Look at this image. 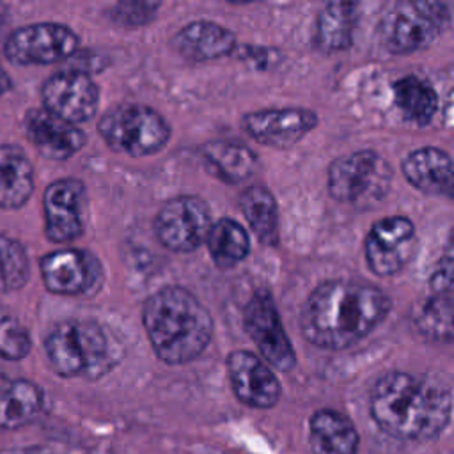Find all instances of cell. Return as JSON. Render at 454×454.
<instances>
[{"mask_svg":"<svg viewBox=\"0 0 454 454\" xmlns=\"http://www.w3.org/2000/svg\"><path fill=\"white\" fill-rule=\"evenodd\" d=\"M415 325L431 340H452V296L450 293H433L415 310Z\"/></svg>","mask_w":454,"mask_h":454,"instance_id":"cell-28","label":"cell"},{"mask_svg":"<svg viewBox=\"0 0 454 454\" xmlns=\"http://www.w3.org/2000/svg\"><path fill=\"white\" fill-rule=\"evenodd\" d=\"M243 323L247 333L270 367L282 372L294 369V348L282 326L277 305L266 289L255 291L248 300L243 312Z\"/></svg>","mask_w":454,"mask_h":454,"instance_id":"cell-9","label":"cell"},{"mask_svg":"<svg viewBox=\"0 0 454 454\" xmlns=\"http://www.w3.org/2000/svg\"><path fill=\"white\" fill-rule=\"evenodd\" d=\"M85 186L78 179H59L48 184L43 197L46 236L53 243H69L83 232Z\"/></svg>","mask_w":454,"mask_h":454,"instance_id":"cell-14","label":"cell"},{"mask_svg":"<svg viewBox=\"0 0 454 454\" xmlns=\"http://www.w3.org/2000/svg\"><path fill=\"white\" fill-rule=\"evenodd\" d=\"M403 176L424 193L452 197L454 167L449 153L443 149L427 145L411 151L403 160Z\"/></svg>","mask_w":454,"mask_h":454,"instance_id":"cell-19","label":"cell"},{"mask_svg":"<svg viewBox=\"0 0 454 454\" xmlns=\"http://www.w3.org/2000/svg\"><path fill=\"white\" fill-rule=\"evenodd\" d=\"M142 323L153 351L168 365L195 360L213 335L209 310L181 286H165L153 293L142 307Z\"/></svg>","mask_w":454,"mask_h":454,"instance_id":"cell-3","label":"cell"},{"mask_svg":"<svg viewBox=\"0 0 454 454\" xmlns=\"http://www.w3.org/2000/svg\"><path fill=\"white\" fill-rule=\"evenodd\" d=\"M160 9L158 2L145 0H122L112 9V20L122 27H144L154 20Z\"/></svg>","mask_w":454,"mask_h":454,"instance_id":"cell-31","label":"cell"},{"mask_svg":"<svg viewBox=\"0 0 454 454\" xmlns=\"http://www.w3.org/2000/svg\"><path fill=\"white\" fill-rule=\"evenodd\" d=\"M239 207L252 232L262 245L278 243V206L273 193L261 186L250 184L239 195Z\"/></svg>","mask_w":454,"mask_h":454,"instance_id":"cell-24","label":"cell"},{"mask_svg":"<svg viewBox=\"0 0 454 454\" xmlns=\"http://www.w3.org/2000/svg\"><path fill=\"white\" fill-rule=\"evenodd\" d=\"M174 50L193 62H207L231 55L238 43L234 32L220 23L197 20L184 25L172 37Z\"/></svg>","mask_w":454,"mask_h":454,"instance_id":"cell-18","label":"cell"},{"mask_svg":"<svg viewBox=\"0 0 454 454\" xmlns=\"http://www.w3.org/2000/svg\"><path fill=\"white\" fill-rule=\"evenodd\" d=\"M25 131L34 147L51 160L71 158L87 140L82 129L51 115L44 108H35L27 114Z\"/></svg>","mask_w":454,"mask_h":454,"instance_id":"cell-17","label":"cell"},{"mask_svg":"<svg viewBox=\"0 0 454 454\" xmlns=\"http://www.w3.org/2000/svg\"><path fill=\"white\" fill-rule=\"evenodd\" d=\"M30 275V264L23 245L0 234V289L14 291L25 286Z\"/></svg>","mask_w":454,"mask_h":454,"instance_id":"cell-29","label":"cell"},{"mask_svg":"<svg viewBox=\"0 0 454 454\" xmlns=\"http://www.w3.org/2000/svg\"><path fill=\"white\" fill-rule=\"evenodd\" d=\"M369 411L376 426L392 438L424 442L450 422V388L433 378L403 371L380 376L371 390Z\"/></svg>","mask_w":454,"mask_h":454,"instance_id":"cell-2","label":"cell"},{"mask_svg":"<svg viewBox=\"0 0 454 454\" xmlns=\"http://www.w3.org/2000/svg\"><path fill=\"white\" fill-rule=\"evenodd\" d=\"M44 349L51 369L64 378L98 380L122 358L124 348L115 333L90 319L59 323L46 337Z\"/></svg>","mask_w":454,"mask_h":454,"instance_id":"cell-4","label":"cell"},{"mask_svg":"<svg viewBox=\"0 0 454 454\" xmlns=\"http://www.w3.org/2000/svg\"><path fill=\"white\" fill-rule=\"evenodd\" d=\"M449 18V5L443 2H397L383 20V43L390 53L397 55L424 50L443 32Z\"/></svg>","mask_w":454,"mask_h":454,"instance_id":"cell-7","label":"cell"},{"mask_svg":"<svg viewBox=\"0 0 454 454\" xmlns=\"http://www.w3.org/2000/svg\"><path fill=\"white\" fill-rule=\"evenodd\" d=\"M433 293H450L452 291V255L450 252L440 261V266L433 271L431 277Z\"/></svg>","mask_w":454,"mask_h":454,"instance_id":"cell-32","label":"cell"},{"mask_svg":"<svg viewBox=\"0 0 454 454\" xmlns=\"http://www.w3.org/2000/svg\"><path fill=\"white\" fill-rule=\"evenodd\" d=\"M392 167L376 151H356L335 158L328 167L330 195L356 209H369L380 204L392 183Z\"/></svg>","mask_w":454,"mask_h":454,"instance_id":"cell-5","label":"cell"},{"mask_svg":"<svg viewBox=\"0 0 454 454\" xmlns=\"http://www.w3.org/2000/svg\"><path fill=\"white\" fill-rule=\"evenodd\" d=\"M241 126L248 137L262 145L289 149L317 126V114L298 106L266 108L243 115Z\"/></svg>","mask_w":454,"mask_h":454,"instance_id":"cell-13","label":"cell"},{"mask_svg":"<svg viewBox=\"0 0 454 454\" xmlns=\"http://www.w3.org/2000/svg\"><path fill=\"white\" fill-rule=\"evenodd\" d=\"M78 35L60 23H34L14 30L4 46L7 59L20 66L53 64L78 48Z\"/></svg>","mask_w":454,"mask_h":454,"instance_id":"cell-11","label":"cell"},{"mask_svg":"<svg viewBox=\"0 0 454 454\" xmlns=\"http://www.w3.org/2000/svg\"><path fill=\"white\" fill-rule=\"evenodd\" d=\"M207 248L213 262L222 270H231L250 254V236L234 218H218L207 234Z\"/></svg>","mask_w":454,"mask_h":454,"instance_id":"cell-26","label":"cell"},{"mask_svg":"<svg viewBox=\"0 0 454 454\" xmlns=\"http://www.w3.org/2000/svg\"><path fill=\"white\" fill-rule=\"evenodd\" d=\"M41 96L46 112L73 126L92 119L99 103V89L83 71H62L50 76Z\"/></svg>","mask_w":454,"mask_h":454,"instance_id":"cell-12","label":"cell"},{"mask_svg":"<svg viewBox=\"0 0 454 454\" xmlns=\"http://www.w3.org/2000/svg\"><path fill=\"white\" fill-rule=\"evenodd\" d=\"M390 309V296L374 286L348 278L326 280L303 303L300 328L307 342L339 351L367 337Z\"/></svg>","mask_w":454,"mask_h":454,"instance_id":"cell-1","label":"cell"},{"mask_svg":"<svg viewBox=\"0 0 454 454\" xmlns=\"http://www.w3.org/2000/svg\"><path fill=\"white\" fill-rule=\"evenodd\" d=\"M227 374L236 397L252 408H271L280 399V381L270 365L252 351H232L227 360Z\"/></svg>","mask_w":454,"mask_h":454,"instance_id":"cell-15","label":"cell"},{"mask_svg":"<svg viewBox=\"0 0 454 454\" xmlns=\"http://www.w3.org/2000/svg\"><path fill=\"white\" fill-rule=\"evenodd\" d=\"M11 89V78L5 74V71L0 67V96L5 94Z\"/></svg>","mask_w":454,"mask_h":454,"instance_id":"cell-33","label":"cell"},{"mask_svg":"<svg viewBox=\"0 0 454 454\" xmlns=\"http://www.w3.org/2000/svg\"><path fill=\"white\" fill-rule=\"evenodd\" d=\"M213 225L207 202L195 195H179L167 200L154 216L158 241L179 254L197 250L206 243Z\"/></svg>","mask_w":454,"mask_h":454,"instance_id":"cell-8","label":"cell"},{"mask_svg":"<svg viewBox=\"0 0 454 454\" xmlns=\"http://www.w3.org/2000/svg\"><path fill=\"white\" fill-rule=\"evenodd\" d=\"M312 454H356L358 431L353 422L335 410H317L309 420Z\"/></svg>","mask_w":454,"mask_h":454,"instance_id":"cell-21","label":"cell"},{"mask_svg":"<svg viewBox=\"0 0 454 454\" xmlns=\"http://www.w3.org/2000/svg\"><path fill=\"white\" fill-rule=\"evenodd\" d=\"M356 5L353 2H328L317 14L316 41L323 51H342L353 43Z\"/></svg>","mask_w":454,"mask_h":454,"instance_id":"cell-25","label":"cell"},{"mask_svg":"<svg viewBox=\"0 0 454 454\" xmlns=\"http://www.w3.org/2000/svg\"><path fill=\"white\" fill-rule=\"evenodd\" d=\"M34 192V168L27 154L12 144H0V207L16 209Z\"/></svg>","mask_w":454,"mask_h":454,"instance_id":"cell-22","label":"cell"},{"mask_svg":"<svg viewBox=\"0 0 454 454\" xmlns=\"http://www.w3.org/2000/svg\"><path fill=\"white\" fill-rule=\"evenodd\" d=\"M392 90L397 108L408 121L419 126L431 122L438 110V94L431 83L415 74H406L394 82Z\"/></svg>","mask_w":454,"mask_h":454,"instance_id":"cell-27","label":"cell"},{"mask_svg":"<svg viewBox=\"0 0 454 454\" xmlns=\"http://www.w3.org/2000/svg\"><path fill=\"white\" fill-rule=\"evenodd\" d=\"M39 266L46 289L55 294H85L98 287L101 277L98 259L76 248L50 252L41 259Z\"/></svg>","mask_w":454,"mask_h":454,"instance_id":"cell-16","label":"cell"},{"mask_svg":"<svg viewBox=\"0 0 454 454\" xmlns=\"http://www.w3.org/2000/svg\"><path fill=\"white\" fill-rule=\"evenodd\" d=\"M211 172L229 184H243L259 170L257 154L245 144L232 140H209L199 149Z\"/></svg>","mask_w":454,"mask_h":454,"instance_id":"cell-20","label":"cell"},{"mask_svg":"<svg viewBox=\"0 0 454 454\" xmlns=\"http://www.w3.org/2000/svg\"><path fill=\"white\" fill-rule=\"evenodd\" d=\"M43 390L28 380L0 385V429H18L32 422L43 410Z\"/></svg>","mask_w":454,"mask_h":454,"instance_id":"cell-23","label":"cell"},{"mask_svg":"<svg viewBox=\"0 0 454 454\" xmlns=\"http://www.w3.org/2000/svg\"><path fill=\"white\" fill-rule=\"evenodd\" d=\"M30 335L14 314L0 307V358L20 360L30 351Z\"/></svg>","mask_w":454,"mask_h":454,"instance_id":"cell-30","label":"cell"},{"mask_svg":"<svg viewBox=\"0 0 454 454\" xmlns=\"http://www.w3.org/2000/svg\"><path fill=\"white\" fill-rule=\"evenodd\" d=\"M98 131L110 149L133 158L161 151L172 133L165 117L142 103H122L106 110Z\"/></svg>","mask_w":454,"mask_h":454,"instance_id":"cell-6","label":"cell"},{"mask_svg":"<svg viewBox=\"0 0 454 454\" xmlns=\"http://www.w3.org/2000/svg\"><path fill=\"white\" fill-rule=\"evenodd\" d=\"M365 262L378 277L399 273L415 255L417 231L403 215L385 216L372 223L365 236Z\"/></svg>","mask_w":454,"mask_h":454,"instance_id":"cell-10","label":"cell"}]
</instances>
